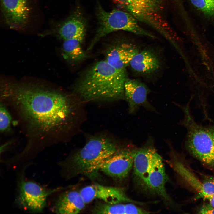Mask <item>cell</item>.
Wrapping results in <instances>:
<instances>
[{
	"instance_id": "obj_7",
	"label": "cell",
	"mask_w": 214,
	"mask_h": 214,
	"mask_svg": "<svg viewBox=\"0 0 214 214\" xmlns=\"http://www.w3.org/2000/svg\"><path fill=\"white\" fill-rule=\"evenodd\" d=\"M16 202L24 209L34 213L43 211L48 197L60 188L47 189L33 182L23 179L18 183Z\"/></svg>"
},
{
	"instance_id": "obj_1",
	"label": "cell",
	"mask_w": 214,
	"mask_h": 214,
	"mask_svg": "<svg viewBox=\"0 0 214 214\" xmlns=\"http://www.w3.org/2000/svg\"><path fill=\"white\" fill-rule=\"evenodd\" d=\"M1 101L10 107L23 127L26 139L22 151L35 157L57 143L74 114L70 98L57 90L35 85L7 84L1 90Z\"/></svg>"
},
{
	"instance_id": "obj_23",
	"label": "cell",
	"mask_w": 214,
	"mask_h": 214,
	"mask_svg": "<svg viewBox=\"0 0 214 214\" xmlns=\"http://www.w3.org/2000/svg\"><path fill=\"white\" fill-rule=\"evenodd\" d=\"M136 204L130 203L125 204V214H142L150 213V211L138 207Z\"/></svg>"
},
{
	"instance_id": "obj_9",
	"label": "cell",
	"mask_w": 214,
	"mask_h": 214,
	"mask_svg": "<svg viewBox=\"0 0 214 214\" xmlns=\"http://www.w3.org/2000/svg\"><path fill=\"white\" fill-rule=\"evenodd\" d=\"M79 192L86 204L95 199L101 200L103 202L112 204L129 202L143 205L146 203L130 199L120 188L98 184L86 186L82 188Z\"/></svg>"
},
{
	"instance_id": "obj_11",
	"label": "cell",
	"mask_w": 214,
	"mask_h": 214,
	"mask_svg": "<svg viewBox=\"0 0 214 214\" xmlns=\"http://www.w3.org/2000/svg\"><path fill=\"white\" fill-rule=\"evenodd\" d=\"M168 160L171 168L196 192L197 197L208 201L214 195V179L202 181L197 178L185 165L178 160L173 152Z\"/></svg>"
},
{
	"instance_id": "obj_5",
	"label": "cell",
	"mask_w": 214,
	"mask_h": 214,
	"mask_svg": "<svg viewBox=\"0 0 214 214\" xmlns=\"http://www.w3.org/2000/svg\"><path fill=\"white\" fill-rule=\"evenodd\" d=\"M118 148L115 141L105 136H95L72 157L69 165L63 166L76 174H90L112 155Z\"/></svg>"
},
{
	"instance_id": "obj_13",
	"label": "cell",
	"mask_w": 214,
	"mask_h": 214,
	"mask_svg": "<svg viewBox=\"0 0 214 214\" xmlns=\"http://www.w3.org/2000/svg\"><path fill=\"white\" fill-rule=\"evenodd\" d=\"M124 92L125 99L128 103L130 114L135 113L141 106L155 111L147 100L149 91L146 85L140 81L127 78L125 84Z\"/></svg>"
},
{
	"instance_id": "obj_22",
	"label": "cell",
	"mask_w": 214,
	"mask_h": 214,
	"mask_svg": "<svg viewBox=\"0 0 214 214\" xmlns=\"http://www.w3.org/2000/svg\"><path fill=\"white\" fill-rule=\"evenodd\" d=\"M12 118L6 105L1 101L0 106V131L5 133L10 131Z\"/></svg>"
},
{
	"instance_id": "obj_17",
	"label": "cell",
	"mask_w": 214,
	"mask_h": 214,
	"mask_svg": "<svg viewBox=\"0 0 214 214\" xmlns=\"http://www.w3.org/2000/svg\"><path fill=\"white\" fill-rule=\"evenodd\" d=\"M85 204L79 192L68 191L59 196L52 210L57 214H76L84 208Z\"/></svg>"
},
{
	"instance_id": "obj_18",
	"label": "cell",
	"mask_w": 214,
	"mask_h": 214,
	"mask_svg": "<svg viewBox=\"0 0 214 214\" xmlns=\"http://www.w3.org/2000/svg\"><path fill=\"white\" fill-rule=\"evenodd\" d=\"M129 65L138 73L146 74L152 73L160 67V63L154 53L148 50L137 53L132 59Z\"/></svg>"
},
{
	"instance_id": "obj_14",
	"label": "cell",
	"mask_w": 214,
	"mask_h": 214,
	"mask_svg": "<svg viewBox=\"0 0 214 214\" xmlns=\"http://www.w3.org/2000/svg\"><path fill=\"white\" fill-rule=\"evenodd\" d=\"M86 24L81 9L78 8L61 24L57 31L58 35L64 40L76 38L83 42Z\"/></svg>"
},
{
	"instance_id": "obj_15",
	"label": "cell",
	"mask_w": 214,
	"mask_h": 214,
	"mask_svg": "<svg viewBox=\"0 0 214 214\" xmlns=\"http://www.w3.org/2000/svg\"><path fill=\"white\" fill-rule=\"evenodd\" d=\"M155 150L150 140L142 147L136 148L133 163V173L135 180L141 185L145 186L151 159Z\"/></svg>"
},
{
	"instance_id": "obj_25",
	"label": "cell",
	"mask_w": 214,
	"mask_h": 214,
	"mask_svg": "<svg viewBox=\"0 0 214 214\" xmlns=\"http://www.w3.org/2000/svg\"><path fill=\"white\" fill-rule=\"evenodd\" d=\"M169 1H175L176 0H169Z\"/></svg>"
},
{
	"instance_id": "obj_21",
	"label": "cell",
	"mask_w": 214,
	"mask_h": 214,
	"mask_svg": "<svg viewBox=\"0 0 214 214\" xmlns=\"http://www.w3.org/2000/svg\"><path fill=\"white\" fill-rule=\"evenodd\" d=\"M196 9L207 16L214 17V0H189Z\"/></svg>"
},
{
	"instance_id": "obj_24",
	"label": "cell",
	"mask_w": 214,
	"mask_h": 214,
	"mask_svg": "<svg viewBox=\"0 0 214 214\" xmlns=\"http://www.w3.org/2000/svg\"><path fill=\"white\" fill-rule=\"evenodd\" d=\"M200 214H214V208L209 204L203 205L199 211Z\"/></svg>"
},
{
	"instance_id": "obj_4",
	"label": "cell",
	"mask_w": 214,
	"mask_h": 214,
	"mask_svg": "<svg viewBox=\"0 0 214 214\" xmlns=\"http://www.w3.org/2000/svg\"><path fill=\"white\" fill-rule=\"evenodd\" d=\"M119 9L151 27L173 43L176 36L169 23L166 10L169 0H113Z\"/></svg>"
},
{
	"instance_id": "obj_8",
	"label": "cell",
	"mask_w": 214,
	"mask_h": 214,
	"mask_svg": "<svg viewBox=\"0 0 214 214\" xmlns=\"http://www.w3.org/2000/svg\"><path fill=\"white\" fill-rule=\"evenodd\" d=\"M136 149L129 146L118 147L112 155L100 165L98 170L115 179H124L133 167Z\"/></svg>"
},
{
	"instance_id": "obj_3",
	"label": "cell",
	"mask_w": 214,
	"mask_h": 214,
	"mask_svg": "<svg viewBox=\"0 0 214 214\" xmlns=\"http://www.w3.org/2000/svg\"><path fill=\"white\" fill-rule=\"evenodd\" d=\"M191 102L178 105L183 113L180 124L186 129V148L207 167L214 169V124L204 126L197 123L191 111Z\"/></svg>"
},
{
	"instance_id": "obj_16",
	"label": "cell",
	"mask_w": 214,
	"mask_h": 214,
	"mask_svg": "<svg viewBox=\"0 0 214 214\" xmlns=\"http://www.w3.org/2000/svg\"><path fill=\"white\" fill-rule=\"evenodd\" d=\"M139 52L136 46L131 43H124L110 49L105 60L117 69L126 70L132 58Z\"/></svg>"
},
{
	"instance_id": "obj_2",
	"label": "cell",
	"mask_w": 214,
	"mask_h": 214,
	"mask_svg": "<svg viewBox=\"0 0 214 214\" xmlns=\"http://www.w3.org/2000/svg\"><path fill=\"white\" fill-rule=\"evenodd\" d=\"M126 70L117 69L105 60L96 62L79 79L74 88L78 97L86 101L125 99Z\"/></svg>"
},
{
	"instance_id": "obj_12",
	"label": "cell",
	"mask_w": 214,
	"mask_h": 214,
	"mask_svg": "<svg viewBox=\"0 0 214 214\" xmlns=\"http://www.w3.org/2000/svg\"><path fill=\"white\" fill-rule=\"evenodd\" d=\"M2 12L10 28L19 29L27 24L30 9L28 0H1Z\"/></svg>"
},
{
	"instance_id": "obj_20",
	"label": "cell",
	"mask_w": 214,
	"mask_h": 214,
	"mask_svg": "<svg viewBox=\"0 0 214 214\" xmlns=\"http://www.w3.org/2000/svg\"><path fill=\"white\" fill-rule=\"evenodd\" d=\"M94 214H125V204L121 203L115 204L105 202H100L96 204L91 210Z\"/></svg>"
},
{
	"instance_id": "obj_6",
	"label": "cell",
	"mask_w": 214,
	"mask_h": 214,
	"mask_svg": "<svg viewBox=\"0 0 214 214\" xmlns=\"http://www.w3.org/2000/svg\"><path fill=\"white\" fill-rule=\"evenodd\" d=\"M96 15L98 27L88 50H90L101 38L110 33L118 30L128 31L136 34L155 38V36L145 29L138 21L128 12L119 9L107 12L97 3Z\"/></svg>"
},
{
	"instance_id": "obj_19",
	"label": "cell",
	"mask_w": 214,
	"mask_h": 214,
	"mask_svg": "<svg viewBox=\"0 0 214 214\" xmlns=\"http://www.w3.org/2000/svg\"><path fill=\"white\" fill-rule=\"evenodd\" d=\"M83 42L76 38L64 40L62 47L64 58L73 63H78L84 59L86 55L81 46Z\"/></svg>"
},
{
	"instance_id": "obj_10",
	"label": "cell",
	"mask_w": 214,
	"mask_h": 214,
	"mask_svg": "<svg viewBox=\"0 0 214 214\" xmlns=\"http://www.w3.org/2000/svg\"><path fill=\"white\" fill-rule=\"evenodd\" d=\"M167 180L163 159L156 150L151 159L145 186L169 204L171 202V199L166 188Z\"/></svg>"
}]
</instances>
